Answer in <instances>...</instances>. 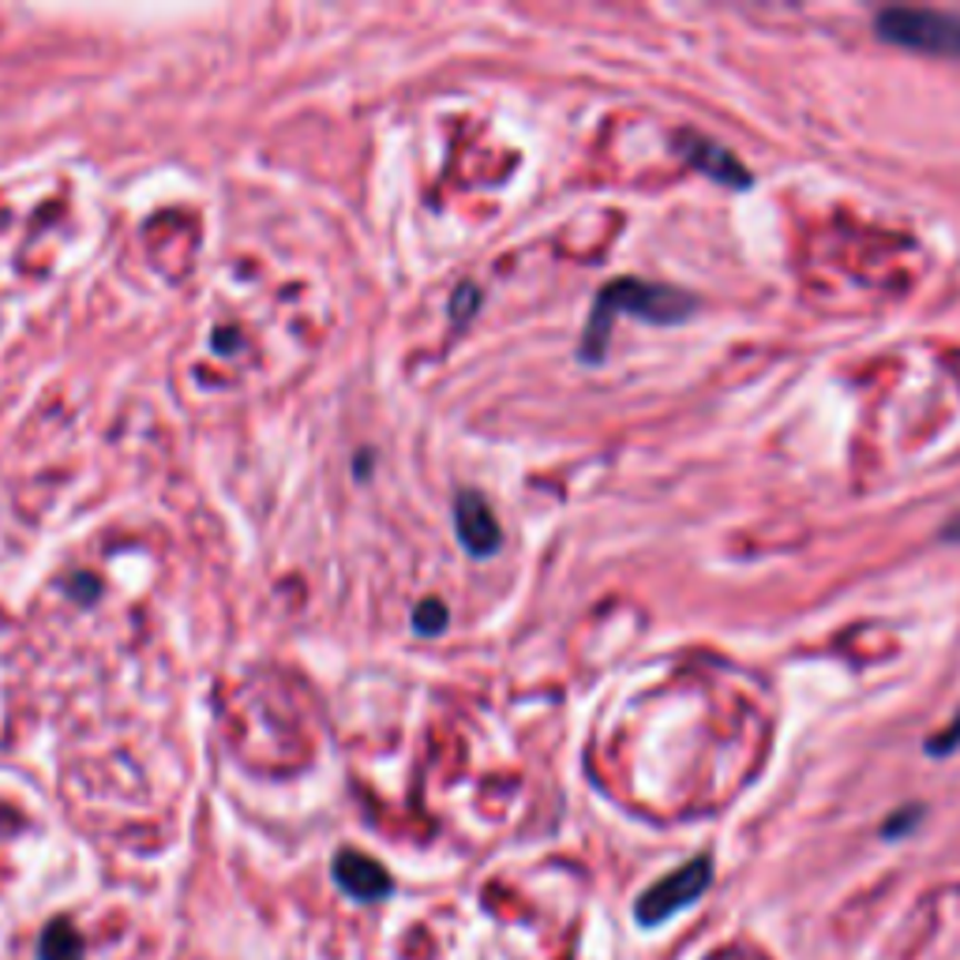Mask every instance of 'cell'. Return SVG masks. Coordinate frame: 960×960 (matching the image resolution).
<instances>
[{
    "mask_svg": "<svg viewBox=\"0 0 960 960\" xmlns=\"http://www.w3.org/2000/svg\"><path fill=\"white\" fill-rule=\"evenodd\" d=\"M691 312H694V297L683 293V289L642 282V278H616V282H608L593 300V316H589L586 334H581V361L586 364L605 361L608 334H612L616 316H634L657 327H672V323H683Z\"/></svg>",
    "mask_w": 960,
    "mask_h": 960,
    "instance_id": "6da1fadb",
    "label": "cell"
},
{
    "mask_svg": "<svg viewBox=\"0 0 960 960\" xmlns=\"http://www.w3.org/2000/svg\"><path fill=\"white\" fill-rule=\"evenodd\" d=\"M875 34L881 42L900 45V50L960 61V16L953 12H938V8H886L875 19Z\"/></svg>",
    "mask_w": 960,
    "mask_h": 960,
    "instance_id": "7a4b0ae2",
    "label": "cell"
},
{
    "mask_svg": "<svg viewBox=\"0 0 960 960\" xmlns=\"http://www.w3.org/2000/svg\"><path fill=\"white\" fill-rule=\"evenodd\" d=\"M710 881H713V863L705 856L683 863V867L672 870V875H664L661 881H653V886L634 900L638 923L657 927V923H664V919H672L675 911H683V908H691L694 900H702L705 889H710Z\"/></svg>",
    "mask_w": 960,
    "mask_h": 960,
    "instance_id": "3957f363",
    "label": "cell"
},
{
    "mask_svg": "<svg viewBox=\"0 0 960 960\" xmlns=\"http://www.w3.org/2000/svg\"><path fill=\"white\" fill-rule=\"evenodd\" d=\"M454 529H458L462 548L473 559L496 556L503 545V529L481 492H458V499H454Z\"/></svg>",
    "mask_w": 960,
    "mask_h": 960,
    "instance_id": "277c9868",
    "label": "cell"
},
{
    "mask_svg": "<svg viewBox=\"0 0 960 960\" xmlns=\"http://www.w3.org/2000/svg\"><path fill=\"white\" fill-rule=\"evenodd\" d=\"M334 881L357 900H380L391 894V886H394L383 863L368 859L364 851H357V848H342L334 856Z\"/></svg>",
    "mask_w": 960,
    "mask_h": 960,
    "instance_id": "5b68a950",
    "label": "cell"
},
{
    "mask_svg": "<svg viewBox=\"0 0 960 960\" xmlns=\"http://www.w3.org/2000/svg\"><path fill=\"white\" fill-rule=\"evenodd\" d=\"M679 147H683V154L687 158L694 162V169H702V173H710V177L716 180V184H729V188H751V173L743 169V162L735 158L732 151H724L721 143H713V140H705V135H679Z\"/></svg>",
    "mask_w": 960,
    "mask_h": 960,
    "instance_id": "8992f818",
    "label": "cell"
},
{
    "mask_svg": "<svg viewBox=\"0 0 960 960\" xmlns=\"http://www.w3.org/2000/svg\"><path fill=\"white\" fill-rule=\"evenodd\" d=\"M38 960H83V938L68 919H53L42 935Z\"/></svg>",
    "mask_w": 960,
    "mask_h": 960,
    "instance_id": "52a82bcc",
    "label": "cell"
},
{
    "mask_svg": "<svg viewBox=\"0 0 960 960\" xmlns=\"http://www.w3.org/2000/svg\"><path fill=\"white\" fill-rule=\"evenodd\" d=\"M413 627H416V634H440V630L447 627V605H443V600H435V597H429V600H424V605L413 612Z\"/></svg>",
    "mask_w": 960,
    "mask_h": 960,
    "instance_id": "ba28073f",
    "label": "cell"
},
{
    "mask_svg": "<svg viewBox=\"0 0 960 960\" xmlns=\"http://www.w3.org/2000/svg\"><path fill=\"white\" fill-rule=\"evenodd\" d=\"M957 743H960V716L953 721V729H949V732L930 735V740H927V754H938V758H946V754H953Z\"/></svg>",
    "mask_w": 960,
    "mask_h": 960,
    "instance_id": "9c48e42d",
    "label": "cell"
},
{
    "mask_svg": "<svg viewBox=\"0 0 960 960\" xmlns=\"http://www.w3.org/2000/svg\"><path fill=\"white\" fill-rule=\"evenodd\" d=\"M919 814H923L919 807H908V814H897V818H894V822H889V826H886V837H897V833H905V829L911 826V822L919 818Z\"/></svg>",
    "mask_w": 960,
    "mask_h": 960,
    "instance_id": "30bf717a",
    "label": "cell"
},
{
    "mask_svg": "<svg viewBox=\"0 0 960 960\" xmlns=\"http://www.w3.org/2000/svg\"><path fill=\"white\" fill-rule=\"evenodd\" d=\"M942 540L946 545H960V514L953 522H946V529H942Z\"/></svg>",
    "mask_w": 960,
    "mask_h": 960,
    "instance_id": "8fae6325",
    "label": "cell"
}]
</instances>
